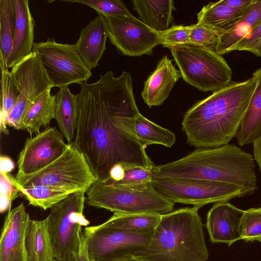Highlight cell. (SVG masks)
<instances>
[{"instance_id": "cell-1", "label": "cell", "mask_w": 261, "mask_h": 261, "mask_svg": "<svg viewBox=\"0 0 261 261\" xmlns=\"http://www.w3.org/2000/svg\"><path fill=\"white\" fill-rule=\"evenodd\" d=\"M77 94V116L72 142L84 154L98 179L116 164L155 166L136 129L140 112L131 74L118 76L108 71L94 83H83Z\"/></svg>"}, {"instance_id": "cell-2", "label": "cell", "mask_w": 261, "mask_h": 261, "mask_svg": "<svg viewBox=\"0 0 261 261\" xmlns=\"http://www.w3.org/2000/svg\"><path fill=\"white\" fill-rule=\"evenodd\" d=\"M254 76L232 81L197 101L184 114L182 130L187 143L196 148L229 144L236 137L256 86Z\"/></svg>"}, {"instance_id": "cell-3", "label": "cell", "mask_w": 261, "mask_h": 261, "mask_svg": "<svg viewBox=\"0 0 261 261\" xmlns=\"http://www.w3.org/2000/svg\"><path fill=\"white\" fill-rule=\"evenodd\" d=\"M253 155L234 144L197 148L187 155L153 168V177L196 179L229 183L248 195L257 189Z\"/></svg>"}, {"instance_id": "cell-4", "label": "cell", "mask_w": 261, "mask_h": 261, "mask_svg": "<svg viewBox=\"0 0 261 261\" xmlns=\"http://www.w3.org/2000/svg\"><path fill=\"white\" fill-rule=\"evenodd\" d=\"M195 207L162 215L147 247L136 255L148 261H207L203 225Z\"/></svg>"}, {"instance_id": "cell-5", "label": "cell", "mask_w": 261, "mask_h": 261, "mask_svg": "<svg viewBox=\"0 0 261 261\" xmlns=\"http://www.w3.org/2000/svg\"><path fill=\"white\" fill-rule=\"evenodd\" d=\"M86 203L116 214L164 215L173 211L175 203L159 193L152 182L130 187L97 179L88 189Z\"/></svg>"}, {"instance_id": "cell-6", "label": "cell", "mask_w": 261, "mask_h": 261, "mask_svg": "<svg viewBox=\"0 0 261 261\" xmlns=\"http://www.w3.org/2000/svg\"><path fill=\"white\" fill-rule=\"evenodd\" d=\"M168 48L184 80L199 90L214 92L232 82L231 68L215 50L190 43Z\"/></svg>"}, {"instance_id": "cell-7", "label": "cell", "mask_w": 261, "mask_h": 261, "mask_svg": "<svg viewBox=\"0 0 261 261\" xmlns=\"http://www.w3.org/2000/svg\"><path fill=\"white\" fill-rule=\"evenodd\" d=\"M15 177L22 187L44 185L85 193L98 179L84 154L72 143L44 168L30 174H16Z\"/></svg>"}, {"instance_id": "cell-8", "label": "cell", "mask_w": 261, "mask_h": 261, "mask_svg": "<svg viewBox=\"0 0 261 261\" xmlns=\"http://www.w3.org/2000/svg\"><path fill=\"white\" fill-rule=\"evenodd\" d=\"M152 184L159 193L173 202L191 204L198 209L210 203L228 202L248 195L239 186L217 181L153 177Z\"/></svg>"}, {"instance_id": "cell-9", "label": "cell", "mask_w": 261, "mask_h": 261, "mask_svg": "<svg viewBox=\"0 0 261 261\" xmlns=\"http://www.w3.org/2000/svg\"><path fill=\"white\" fill-rule=\"evenodd\" d=\"M85 194L71 193L51 207L46 217L55 258L66 256L80 248L83 227L90 224L83 213Z\"/></svg>"}, {"instance_id": "cell-10", "label": "cell", "mask_w": 261, "mask_h": 261, "mask_svg": "<svg viewBox=\"0 0 261 261\" xmlns=\"http://www.w3.org/2000/svg\"><path fill=\"white\" fill-rule=\"evenodd\" d=\"M39 58L53 87L86 83L92 75L78 54L74 45L57 43L55 39L34 43L33 49Z\"/></svg>"}, {"instance_id": "cell-11", "label": "cell", "mask_w": 261, "mask_h": 261, "mask_svg": "<svg viewBox=\"0 0 261 261\" xmlns=\"http://www.w3.org/2000/svg\"><path fill=\"white\" fill-rule=\"evenodd\" d=\"M84 228L89 233L90 261H120L135 256L147 247L153 234L126 232L106 221Z\"/></svg>"}, {"instance_id": "cell-12", "label": "cell", "mask_w": 261, "mask_h": 261, "mask_svg": "<svg viewBox=\"0 0 261 261\" xmlns=\"http://www.w3.org/2000/svg\"><path fill=\"white\" fill-rule=\"evenodd\" d=\"M11 73L19 91V98L6 118L7 125L22 129L24 116L31 105L53 87L37 52L31 53L12 68Z\"/></svg>"}, {"instance_id": "cell-13", "label": "cell", "mask_w": 261, "mask_h": 261, "mask_svg": "<svg viewBox=\"0 0 261 261\" xmlns=\"http://www.w3.org/2000/svg\"><path fill=\"white\" fill-rule=\"evenodd\" d=\"M108 36L121 54L131 57L150 55L161 44L160 33L134 16H107Z\"/></svg>"}, {"instance_id": "cell-14", "label": "cell", "mask_w": 261, "mask_h": 261, "mask_svg": "<svg viewBox=\"0 0 261 261\" xmlns=\"http://www.w3.org/2000/svg\"><path fill=\"white\" fill-rule=\"evenodd\" d=\"M56 127H47L28 138L17 159L18 174H30L44 168L60 156L67 148Z\"/></svg>"}, {"instance_id": "cell-15", "label": "cell", "mask_w": 261, "mask_h": 261, "mask_svg": "<svg viewBox=\"0 0 261 261\" xmlns=\"http://www.w3.org/2000/svg\"><path fill=\"white\" fill-rule=\"evenodd\" d=\"M31 220L23 203L8 211L0 239V261H28L25 239Z\"/></svg>"}, {"instance_id": "cell-16", "label": "cell", "mask_w": 261, "mask_h": 261, "mask_svg": "<svg viewBox=\"0 0 261 261\" xmlns=\"http://www.w3.org/2000/svg\"><path fill=\"white\" fill-rule=\"evenodd\" d=\"M243 212L228 202L215 203L206 217V227L210 241L229 246L241 240L239 226Z\"/></svg>"}, {"instance_id": "cell-17", "label": "cell", "mask_w": 261, "mask_h": 261, "mask_svg": "<svg viewBox=\"0 0 261 261\" xmlns=\"http://www.w3.org/2000/svg\"><path fill=\"white\" fill-rule=\"evenodd\" d=\"M181 77L180 71L171 60L167 56H164L144 83L141 92L144 102L149 108L162 105Z\"/></svg>"}, {"instance_id": "cell-18", "label": "cell", "mask_w": 261, "mask_h": 261, "mask_svg": "<svg viewBox=\"0 0 261 261\" xmlns=\"http://www.w3.org/2000/svg\"><path fill=\"white\" fill-rule=\"evenodd\" d=\"M15 12V26L13 48L6 66L12 68L28 56L34 44V20L28 0H13Z\"/></svg>"}, {"instance_id": "cell-19", "label": "cell", "mask_w": 261, "mask_h": 261, "mask_svg": "<svg viewBox=\"0 0 261 261\" xmlns=\"http://www.w3.org/2000/svg\"><path fill=\"white\" fill-rule=\"evenodd\" d=\"M108 31L106 17L98 15L81 31L74 45L81 59L90 69L97 67L106 49Z\"/></svg>"}, {"instance_id": "cell-20", "label": "cell", "mask_w": 261, "mask_h": 261, "mask_svg": "<svg viewBox=\"0 0 261 261\" xmlns=\"http://www.w3.org/2000/svg\"><path fill=\"white\" fill-rule=\"evenodd\" d=\"M261 21V0H256L244 11L240 18L227 31L218 36L215 51L221 55L233 48Z\"/></svg>"}, {"instance_id": "cell-21", "label": "cell", "mask_w": 261, "mask_h": 261, "mask_svg": "<svg viewBox=\"0 0 261 261\" xmlns=\"http://www.w3.org/2000/svg\"><path fill=\"white\" fill-rule=\"evenodd\" d=\"M134 9L139 19L155 32H163L170 28L175 10L172 0H133Z\"/></svg>"}, {"instance_id": "cell-22", "label": "cell", "mask_w": 261, "mask_h": 261, "mask_svg": "<svg viewBox=\"0 0 261 261\" xmlns=\"http://www.w3.org/2000/svg\"><path fill=\"white\" fill-rule=\"evenodd\" d=\"M256 86L236 138L243 146L252 143L261 135V67L253 73Z\"/></svg>"}, {"instance_id": "cell-23", "label": "cell", "mask_w": 261, "mask_h": 261, "mask_svg": "<svg viewBox=\"0 0 261 261\" xmlns=\"http://www.w3.org/2000/svg\"><path fill=\"white\" fill-rule=\"evenodd\" d=\"M28 261H53L55 258L47 218L31 220L25 239Z\"/></svg>"}, {"instance_id": "cell-24", "label": "cell", "mask_w": 261, "mask_h": 261, "mask_svg": "<svg viewBox=\"0 0 261 261\" xmlns=\"http://www.w3.org/2000/svg\"><path fill=\"white\" fill-rule=\"evenodd\" d=\"M55 96V119L59 131L67 144L72 142L75 135L77 116V94L73 95L67 87L60 88Z\"/></svg>"}, {"instance_id": "cell-25", "label": "cell", "mask_w": 261, "mask_h": 261, "mask_svg": "<svg viewBox=\"0 0 261 261\" xmlns=\"http://www.w3.org/2000/svg\"><path fill=\"white\" fill-rule=\"evenodd\" d=\"M246 9L231 8L223 4L222 0L210 3L204 6L197 14L198 22L210 28L219 36L228 30Z\"/></svg>"}, {"instance_id": "cell-26", "label": "cell", "mask_w": 261, "mask_h": 261, "mask_svg": "<svg viewBox=\"0 0 261 261\" xmlns=\"http://www.w3.org/2000/svg\"><path fill=\"white\" fill-rule=\"evenodd\" d=\"M55 96L48 90L39 96L30 107L22 122V129L31 135L40 132L42 127L46 128L55 119Z\"/></svg>"}, {"instance_id": "cell-27", "label": "cell", "mask_w": 261, "mask_h": 261, "mask_svg": "<svg viewBox=\"0 0 261 261\" xmlns=\"http://www.w3.org/2000/svg\"><path fill=\"white\" fill-rule=\"evenodd\" d=\"M12 180L16 189L29 201V205L44 210L51 208L75 192L44 185L22 187L17 182L15 177L12 176Z\"/></svg>"}, {"instance_id": "cell-28", "label": "cell", "mask_w": 261, "mask_h": 261, "mask_svg": "<svg viewBox=\"0 0 261 261\" xmlns=\"http://www.w3.org/2000/svg\"><path fill=\"white\" fill-rule=\"evenodd\" d=\"M161 218V215L155 214L114 213L106 222L126 232L144 234L152 233Z\"/></svg>"}, {"instance_id": "cell-29", "label": "cell", "mask_w": 261, "mask_h": 261, "mask_svg": "<svg viewBox=\"0 0 261 261\" xmlns=\"http://www.w3.org/2000/svg\"><path fill=\"white\" fill-rule=\"evenodd\" d=\"M136 129L140 143L145 148L152 144L170 148L176 141L173 133L148 120L140 113L136 120Z\"/></svg>"}, {"instance_id": "cell-30", "label": "cell", "mask_w": 261, "mask_h": 261, "mask_svg": "<svg viewBox=\"0 0 261 261\" xmlns=\"http://www.w3.org/2000/svg\"><path fill=\"white\" fill-rule=\"evenodd\" d=\"M15 26L13 0H0V65L6 66L13 48Z\"/></svg>"}, {"instance_id": "cell-31", "label": "cell", "mask_w": 261, "mask_h": 261, "mask_svg": "<svg viewBox=\"0 0 261 261\" xmlns=\"http://www.w3.org/2000/svg\"><path fill=\"white\" fill-rule=\"evenodd\" d=\"M1 130L8 135L9 130L6 124V118L17 102L19 91L8 68L6 66H1Z\"/></svg>"}, {"instance_id": "cell-32", "label": "cell", "mask_w": 261, "mask_h": 261, "mask_svg": "<svg viewBox=\"0 0 261 261\" xmlns=\"http://www.w3.org/2000/svg\"><path fill=\"white\" fill-rule=\"evenodd\" d=\"M239 231L241 240L261 242V207L244 211Z\"/></svg>"}, {"instance_id": "cell-33", "label": "cell", "mask_w": 261, "mask_h": 261, "mask_svg": "<svg viewBox=\"0 0 261 261\" xmlns=\"http://www.w3.org/2000/svg\"><path fill=\"white\" fill-rule=\"evenodd\" d=\"M123 165L125 172L121 180L112 182L104 179H101L113 185L130 187L144 186L152 182L154 176V167H141L127 163H123Z\"/></svg>"}, {"instance_id": "cell-34", "label": "cell", "mask_w": 261, "mask_h": 261, "mask_svg": "<svg viewBox=\"0 0 261 261\" xmlns=\"http://www.w3.org/2000/svg\"><path fill=\"white\" fill-rule=\"evenodd\" d=\"M68 3L86 5L94 9L98 15L107 16H134L124 3L120 0H65Z\"/></svg>"}, {"instance_id": "cell-35", "label": "cell", "mask_w": 261, "mask_h": 261, "mask_svg": "<svg viewBox=\"0 0 261 261\" xmlns=\"http://www.w3.org/2000/svg\"><path fill=\"white\" fill-rule=\"evenodd\" d=\"M189 28V43L215 50L218 39L215 31L198 22Z\"/></svg>"}, {"instance_id": "cell-36", "label": "cell", "mask_w": 261, "mask_h": 261, "mask_svg": "<svg viewBox=\"0 0 261 261\" xmlns=\"http://www.w3.org/2000/svg\"><path fill=\"white\" fill-rule=\"evenodd\" d=\"M189 25H174L160 33L161 44L166 47L189 43Z\"/></svg>"}, {"instance_id": "cell-37", "label": "cell", "mask_w": 261, "mask_h": 261, "mask_svg": "<svg viewBox=\"0 0 261 261\" xmlns=\"http://www.w3.org/2000/svg\"><path fill=\"white\" fill-rule=\"evenodd\" d=\"M12 176L1 173V203L0 212L3 214L9 211L11 203L20 193L12 182Z\"/></svg>"}, {"instance_id": "cell-38", "label": "cell", "mask_w": 261, "mask_h": 261, "mask_svg": "<svg viewBox=\"0 0 261 261\" xmlns=\"http://www.w3.org/2000/svg\"><path fill=\"white\" fill-rule=\"evenodd\" d=\"M261 43V21L250 33L241 39L232 51H247L256 55Z\"/></svg>"}, {"instance_id": "cell-39", "label": "cell", "mask_w": 261, "mask_h": 261, "mask_svg": "<svg viewBox=\"0 0 261 261\" xmlns=\"http://www.w3.org/2000/svg\"><path fill=\"white\" fill-rule=\"evenodd\" d=\"M88 241L89 233L84 228L79 249L66 256L55 258L53 261H90L88 251Z\"/></svg>"}, {"instance_id": "cell-40", "label": "cell", "mask_w": 261, "mask_h": 261, "mask_svg": "<svg viewBox=\"0 0 261 261\" xmlns=\"http://www.w3.org/2000/svg\"><path fill=\"white\" fill-rule=\"evenodd\" d=\"M256 0H222L223 4L235 9L244 10Z\"/></svg>"}, {"instance_id": "cell-41", "label": "cell", "mask_w": 261, "mask_h": 261, "mask_svg": "<svg viewBox=\"0 0 261 261\" xmlns=\"http://www.w3.org/2000/svg\"><path fill=\"white\" fill-rule=\"evenodd\" d=\"M15 165L13 161L9 157L1 155L0 158L1 173L8 174L14 169Z\"/></svg>"}, {"instance_id": "cell-42", "label": "cell", "mask_w": 261, "mask_h": 261, "mask_svg": "<svg viewBox=\"0 0 261 261\" xmlns=\"http://www.w3.org/2000/svg\"><path fill=\"white\" fill-rule=\"evenodd\" d=\"M253 156L261 172V135L252 143Z\"/></svg>"}, {"instance_id": "cell-43", "label": "cell", "mask_w": 261, "mask_h": 261, "mask_svg": "<svg viewBox=\"0 0 261 261\" xmlns=\"http://www.w3.org/2000/svg\"><path fill=\"white\" fill-rule=\"evenodd\" d=\"M120 261H148L147 260L136 255L123 259Z\"/></svg>"}, {"instance_id": "cell-44", "label": "cell", "mask_w": 261, "mask_h": 261, "mask_svg": "<svg viewBox=\"0 0 261 261\" xmlns=\"http://www.w3.org/2000/svg\"><path fill=\"white\" fill-rule=\"evenodd\" d=\"M255 56L261 57V43L258 47V48L257 49V53L255 55Z\"/></svg>"}]
</instances>
